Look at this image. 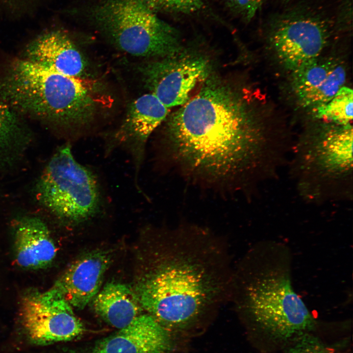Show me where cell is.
Segmentation results:
<instances>
[{
	"mask_svg": "<svg viewBox=\"0 0 353 353\" xmlns=\"http://www.w3.org/2000/svg\"><path fill=\"white\" fill-rule=\"evenodd\" d=\"M135 290L143 310L166 328H184L230 298L232 271L224 244L198 227L169 229Z\"/></svg>",
	"mask_w": 353,
	"mask_h": 353,
	"instance_id": "1",
	"label": "cell"
},
{
	"mask_svg": "<svg viewBox=\"0 0 353 353\" xmlns=\"http://www.w3.org/2000/svg\"><path fill=\"white\" fill-rule=\"evenodd\" d=\"M167 129L175 157L192 171L215 178L244 171L260 150L241 101L216 81L206 82L174 112Z\"/></svg>",
	"mask_w": 353,
	"mask_h": 353,
	"instance_id": "2",
	"label": "cell"
},
{
	"mask_svg": "<svg viewBox=\"0 0 353 353\" xmlns=\"http://www.w3.org/2000/svg\"><path fill=\"white\" fill-rule=\"evenodd\" d=\"M230 298L263 351H281L318 323L292 280V255L283 243H255L233 270Z\"/></svg>",
	"mask_w": 353,
	"mask_h": 353,
	"instance_id": "3",
	"label": "cell"
},
{
	"mask_svg": "<svg viewBox=\"0 0 353 353\" xmlns=\"http://www.w3.org/2000/svg\"><path fill=\"white\" fill-rule=\"evenodd\" d=\"M90 86L80 77L18 59L0 78V99L14 110L75 130L89 124L98 107Z\"/></svg>",
	"mask_w": 353,
	"mask_h": 353,
	"instance_id": "4",
	"label": "cell"
},
{
	"mask_svg": "<svg viewBox=\"0 0 353 353\" xmlns=\"http://www.w3.org/2000/svg\"><path fill=\"white\" fill-rule=\"evenodd\" d=\"M93 16L112 41L131 55L165 57L180 51L177 31L145 0H106L94 9Z\"/></svg>",
	"mask_w": 353,
	"mask_h": 353,
	"instance_id": "5",
	"label": "cell"
},
{
	"mask_svg": "<svg viewBox=\"0 0 353 353\" xmlns=\"http://www.w3.org/2000/svg\"><path fill=\"white\" fill-rule=\"evenodd\" d=\"M36 192L45 207L71 223L93 217L101 204L96 176L76 160L68 144L60 147L50 158L37 184Z\"/></svg>",
	"mask_w": 353,
	"mask_h": 353,
	"instance_id": "6",
	"label": "cell"
},
{
	"mask_svg": "<svg viewBox=\"0 0 353 353\" xmlns=\"http://www.w3.org/2000/svg\"><path fill=\"white\" fill-rule=\"evenodd\" d=\"M270 20V41L280 60L292 71L318 57L331 25L322 11L305 5L289 8Z\"/></svg>",
	"mask_w": 353,
	"mask_h": 353,
	"instance_id": "7",
	"label": "cell"
},
{
	"mask_svg": "<svg viewBox=\"0 0 353 353\" xmlns=\"http://www.w3.org/2000/svg\"><path fill=\"white\" fill-rule=\"evenodd\" d=\"M19 310L24 332L36 345L72 340L84 331L73 307L53 287L44 292L28 291L21 299Z\"/></svg>",
	"mask_w": 353,
	"mask_h": 353,
	"instance_id": "8",
	"label": "cell"
},
{
	"mask_svg": "<svg viewBox=\"0 0 353 353\" xmlns=\"http://www.w3.org/2000/svg\"><path fill=\"white\" fill-rule=\"evenodd\" d=\"M208 72L205 59L178 52L148 66L145 78L151 93L169 108L186 103L196 84L206 78Z\"/></svg>",
	"mask_w": 353,
	"mask_h": 353,
	"instance_id": "9",
	"label": "cell"
},
{
	"mask_svg": "<svg viewBox=\"0 0 353 353\" xmlns=\"http://www.w3.org/2000/svg\"><path fill=\"white\" fill-rule=\"evenodd\" d=\"M168 113L169 108L153 94L140 96L131 103L125 119L107 145L108 151L121 148L129 153L134 165L136 182L148 139Z\"/></svg>",
	"mask_w": 353,
	"mask_h": 353,
	"instance_id": "10",
	"label": "cell"
},
{
	"mask_svg": "<svg viewBox=\"0 0 353 353\" xmlns=\"http://www.w3.org/2000/svg\"><path fill=\"white\" fill-rule=\"evenodd\" d=\"M111 261L109 251L99 250L85 253L67 268L52 287L72 307L83 309L100 291Z\"/></svg>",
	"mask_w": 353,
	"mask_h": 353,
	"instance_id": "11",
	"label": "cell"
},
{
	"mask_svg": "<svg viewBox=\"0 0 353 353\" xmlns=\"http://www.w3.org/2000/svg\"><path fill=\"white\" fill-rule=\"evenodd\" d=\"M293 72L292 85L299 101L314 108L331 100L346 79L345 67L333 59L317 58Z\"/></svg>",
	"mask_w": 353,
	"mask_h": 353,
	"instance_id": "12",
	"label": "cell"
},
{
	"mask_svg": "<svg viewBox=\"0 0 353 353\" xmlns=\"http://www.w3.org/2000/svg\"><path fill=\"white\" fill-rule=\"evenodd\" d=\"M169 330L151 315L141 314L106 338L95 353H166L171 348Z\"/></svg>",
	"mask_w": 353,
	"mask_h": 353,
	"instance_id": "13",
	"label": "cell"
},
{
	"mask_svg": "<svg viewBox=\"0 0 353 353\" xmlns=\"http://www.w3.org/2000/svg\"><path fill=\"white\" fill-rule=\"evenodd\" d=\"M13 252L16 263L23 269L36 270L49 266L56 248L46 224L34 217L20 219L14 230Z\"/></svg>",
	"mask_w": 353,
	"mask_h": 353,
	"instance_id": "14",
	"label": "cell"
},
{
	"mask_svg": "<svg viewBox=\"0 0 353 353\" xmlns=\"http://www.w3.org/2000/svg\"><path fill=\"white\" fill-rule=\"evenodd\" d=\"M25 59L56 73L71 76L82 75L85 60L67 35L59 31L44 33L27 47Z\"/></svg>",
	"mask_w": 353,
	"mask_h": 353,
	"instance_id": "15",
	"label": "cell"
},
{
	"mask_svg": "<svg viewBox=\"0 0 353 353\" xmlns=\"http://www.w3.org/2000/svg\"><path fill=\"white\" fill-rule=\"evenodd\" d=\"M93 300L95 312L119 329L130 323L143 310L135 290L121 283L106 284Z\"/></svg>",
	"mask_w": 353,
	"mask_h": 353,
	"instance_id": "16",
	"label": "cell"
},
{
	"mask_svg": "<svg viewBox=\"0 0 353 353\" xmlns=\"http://www.w3.org/2000/svg\"><path fill=\"white\" fill-rule=\"evenodd\" d=\"M14 110L0 99V154L21 147L25 132Z\"/></svg>",
	"mask_w": 353,
	"mask_h": 353,
	"instance_id": "17",
	"label": "cell"
},
{
	"mask_svg": "<svg viewBox=\"0 0 353 353\" xmlns=\"http://www.w3.org/2000/svg\"><path fill=\"white\" fill-rule=\"evenodd\" d=\"M353 92L343 86L327 103L315 108L316 116L346 126L352 120Z\"/></svg>",
	"mask_w": 353,
	"mask_h": 353,
	"instance_id": "18",
	"label": "cell"
},
{
	"mask_svg": "<svg viewBox=\"0 0 353 353\" xmlns=\"http://www.w3.org/2000/svg\"><path fill=\"white\" fill-rule=\"evenodd\" d=\"M341 344H330L312 333H306L283 349L282 353H349Z\"/></svg>",
	"mask_w": 353,
	"mask_h": 353,
	"instance_id": "19",
	"label": "cell"
},
{
	"mask_svg": "<svg viewBox=\"0 0 353 353\" xmlns=\"http://www.w3.org/2000/svg\"><path fill=\"white\" fill-rule=\"evenodd\" d=\"M155 12L160 11L169 13L191 14L200 11L203 0H145Z\"/></svg>",
	"mask_w": 353,
	"mask_h": 353,
	"instance_id": "20",
	"label": "cell"
},
{
	"mask_svg": "<svg viewBox=\"0 0 353 353\" xmlns=\"http://www.w3.org/2000/svg\"><path fill=\"white\" fill-rule=\"evenodd\" d=\"M265 0H222L225 6L235 16L251 21L261 8Z\"/></svg>",
	"mask_w": 353,
	"mask_h": 353,
	"instance_id": "21",
	"label": "cell"
},
{
	"mask_svg": "<svg viewBox=\"0 0 353 353\" xmlns=\"http://www.w3.org/2000/svg\"><path fill=\"white\" fill-rule=\"evenodd\" d=\"M283 0V1H284V2L287 3V2L290 1L291 0Z\"/></svg>",
	"mask_w": 353,
	"mask_h": 353,
	"instance_id": "22",
	"label": "cell"
},
{
	"mask_svg": "<svg viewBox=\"0 0 353 353\" xmlns=\"http://www.w3.org/2000/svg\"><path fill=\"white\" fill-rule=\"evenodd\" d=\"M95 353V352H93V353Z\"/></svg>",
	"mask_w": 353,
	"mask_h": 353,
	"instance_id": "23",
	"label": "cell"
}]
</instances>
